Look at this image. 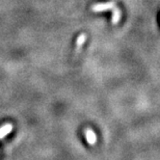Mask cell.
I'll return each instance as SVG.
<instances>
[{"label": "cell", "instance_id": "1", "mask_svg": "<svg viewBox=\"0 0 160 160\" xmlns=\"http://www.w3.org/2000/svg\"><path fill=\"white\" fill-rule=\"evenodd\" d=\"M116 6L115 1H108L106 3H98L95 4L91 7L94 13H100V12H105V11H112V9Z\"/></svg>", "mask_w": 160, "mask_h": 160}, {"label": "cell", "instance_id": "2", "mask_svg": "<svg viewBox=\"0 0 160 160\" xmlns=\"http://www.w3.org/2000/svg\"><path fill=\"white\" fill-rule=\"evenodd\" d=\"M84 134H85V138H86V141L89 145L91 146H94L96 143H97V135L95 133V131L91 128H86L85 131H84Z\"/></svg>", "mask_w": 160, "mask_h": 160}, {"label": "cell", "instance_id": "3", "mask_svg": "<svg viewBox=\"0 0 160 160\" xmlns=\"http://www.w3.org/2000/svg\"><path fill=\"white\" fill-rule=\"evenodd\" d=\"M112 12H113V15H112V23L113 24H117L120 22L121 20V18H122V11L120 8H118L117 6H115L113 9H112Z\"/></svg>", "mask_w": 160, "mask_h": 160}, {"label": "cell", "instance_id": "4", "mask_svg": "<svg viewBox=\"0 0 160 160\" xmlns=\"http://www.w3.org/2000/svg\"><path fill=\"white\" fill-rule=\"evenodd\" d=\"M14 127L12 123H5L2 127H0V140L6 137L11 131L13 130Z\"/></svg>", "mask_w": 160, "mask_h": 160}, {"label": "cell", "instance_id": "5", "mask_svg": "<svg viewBox=\"0 0 160 160\" xmlns=\"http://www.w3.org/2000/svg\"><path fill=\"white\" fill-rule=\"evenodd\" d=\"M86 35L85 34H80L78 36L77 40H76V51H79L80 48H82V45L84 44L85 41H86Z\"/></svg>", "mask_w": 160, "mask_h": 160}]
</instances>
